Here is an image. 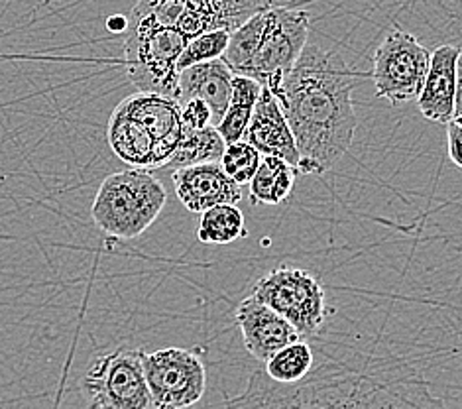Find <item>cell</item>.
Returning a JSON list of instances; mask_svg holds the SVG:
<instances>
[{
    "mask_svg": "<svg viewBox=\"0 0 462 409\" xmlns=\"http://www.w3.org/2000/svg\"><path fill=\"white\" fill-rule=\"evenodd\" d=\"M362 73L338 51L307 43L278 101L300 150L297 172L323 175L350 150L356 132L352 91Z\"/></svg>",
    "mask_w": 462,
    "mask_h": 409,
    "instance_id": "6da1fadb",
    "label": "cell"
},
{
    "mask_svg": "<svg viewBox=\"0 0 462 409\" xmlns=\"http://www.w3.org/2000/svg\"><path fill=\"white\" fill-rule=\"evenodd\" d=\"M225 409H448L421 376L395 370L352 368L340 362L315 364L295 384L252 372L246 388L226 397Z\"/></svg>",
    "mask_w": 462,
    "mask_h": 409,
    "instance_id": "7a4b0ae2",
    "label": "cell"
},
{
    "mask_svg": "<svg viewBox=\"0 0 462 409\" xmlns=\"http://www.w3.org/2000/svg\"><path fill=\"white\" fill-rule=\"evenodd\" d=\"M310 40V13L272 6L236 28L223 55L235 75L250 77L278 97Z\"/></svg>",
    "mask_w": 462,
    "mask_h": 409,
    "instance_id": "3957f363",
    "label": "cell"
},
{
    "mask_svg": "<svg viewBox=\"0 0 462 409\" xmlns=\"http://www.w3.org/2000/svg\"><path fill=\"white\" fill-rule=\"evenodd\" d=\"M181 107L175 98L136 93L120 101L108 118V144L132 170L168 168L183 138Z\"/></svg>",
    "mask_w": 462,
    "mask_h": 409,
    "instance_id": "277c9868",
    "label": "cell"
},
{
    "mask_svg": "<svg viewBox=\"0 0 462 409\" xmlns=\"http://www.w3.org/2000/svg\"><path fill=\"white\" fill-rule=\"evenodd\" d=\"M166 201V187L150 172H118L105 178L98 187L91 217L106 237L132 240L152 227Z\"/></svg>",
    "mask_w": 462,
    "mask_h": 409,
    "instance_id": "5b68a950",
    "label": "cell"
},
{
    "mask_svg": "<svg viewBox=\"0 0 462 409\" xmlns=\"http://www.w3.org/2000/svg\"><path fill=\"white\" fill-rule=\"evenodd\" d=\"M125 30V68L130 83L140 93L178 101V61L189 40L180 30L134 14H128Z\"/></svg>",
    "mask_w": 462,
    "mask_h": 409,
    "instance_id": "8992f818",
    "label": "cell"
},
{
    "mask_svg": "<svg viewBox=\"0 0 462 409\" xmlns=\"http://www.w3.org/2000/svg\"><path fill=\"white\" fill-rule=\"evenodd\" d=\"M272 6L273 0H138L130 14L175 28L193 40L213 30L233 34L252 16Z\"/></svg>",
    "mask_w": 462,
    "mask_h": 409,
    "instance_id": "52a82bcc",
    "label": "cell"
},
{
    "mask_svg": "<svg viewBox=\"0 0 462 409\" xmlns=\"http://www.w3.org/2000/svg\"><path fill=\"white\" fill-rule=\"evenodd\" d=\"M250 295L288 319L301 339L315 337L328 315L323 284L301 268H273L254 284Z\"/></svg>",
    "mask_w": 462,
    "mask_h": 409,
    "instance_id": "ba28073f",
    "label": "cell"
},
{
    "mask_svg": "<svg viewBox=\"0 0 462 409\" xmlns=\"http://www.w3.org/2000/svg\"><path fill=\"white\" fill-rule=\"evenodd\" d=\"M142 357L144 350L120 347L97 358L81 384L89 397L87 409H156Z\"/></svg>",
    "mask_w": 462,
    "mask_h": 409,
    "instance_id": "9c48e42d",
    "label": "cell"
},
{
    "mask_svg": "<svg viewBox=\"0 0 462 409\" xmlns=\"http://www.w3.org/2000/svg\"><path fill=\"white\" fill-rule=\"evenodd\" d=\"M431 53L410 32L393 28L374 51L372 81L376 95L392 105L417 101L425 85Z\"/></svg>",
    "mask_w": 462,
    "mask_h": 409,
    "instance_id": "30bf717a",
    "label": "cell"
},
{
    "mask_svg": "<svg viewBox=\"0 0 462 409\" xmlns=\"http://www.w3.org/2000/svg\"><path fill=\"white\" fill-rule=\"evenodd\" d=\"M142 364L156 409H189L203 400L207 370L197 352L168 347L144 352Z\"/></svg>",
    "mask_w": 462,
    "mask_h": 409,
    "instance_id": "8fae6325",
    "label": "cell"
},
{
    "mask_svg": "<svg viewBox=\"0 0 462 409\" xmlns=\"http://www.w3.org/2000/svg\"><path fill=\"white\" fill-rule=\"evenodd\" d=\"M236 325L245 339V347L258 362L270 360L278 350L301 340L297 329L268 305L248 295L236 309Z\"/></svg>",
    "mask_w": 462,
    "mask_h": 409,
    "instance_id": "7c38bea8",
    "label": "cell"
},
{
    "mask_svg": "<svg viewBox=\"0 0 462 409\" xmlns=\"http://www.w3.org/2000/svg\"><path fill=\"white\" fill-rule=\"evenodd\" d=\"M173 185L187 211L205 213L217 205H238L240 185L230 180L221 163H199L173 172Z\"/></svg>",
    "mask_w": 462,
    "mask_h": 409,
    "instance_id": "4fadbf2b",
    "label": "cell"
},
{
    "mask_svg": "<svg viewBox=\"0 0 462 409\" xmlns=\"http://www.w3.org/2000/svg\"><path fill=\"white\" fill-rule=\"evenodd\" d=\"M242 140L252 144L262 156L282 158L291 163L293 168L300 165V150H297L288 118L283 115L278 98L266 87L262 89V95L254 107V115H252Z\"/></svg>",
    "mask_w": 462,
    "mask_h": 409,
    "instance_id": "5bb4252c",
    "label": "cell"
},
{
    "mask_svg": "<svg viewBox=\"0 0 462 409\" xmlns=\"http://www.w3.org/2000/svg\"><path fill=\"white\" fill-rule=\"evenodd\" d=\"M460 48L439 46L431 53L421 95L417 97L421 115L431 123L448 125L455 120L457 98V60Z\"/></svg>",
    "mask_w": 462,
    "mask_h": 409,
    "instance_id": "9a60e30c",
    "label": "cell"
},
{
    "mask_svg": "<svg viewBox=\"0 0 462 409\" xmlns=\"http://www.w3.org/2000/svg\"><path fill=\"white\" fill-rule=\"evenodd\" d=\"M233 79L235 73L230 71L223 58L191 65L180 71L178 103L201 98L211 108L213 126H217L233 97Z\"/></svg>",
    "mask_w": 462,
    "mask_h": 409,
    "instance_id": "2e32d148",
    "label": "cell"
},
{
    "mask_svg": "<svg viewBox=\"0 0 462 409\" xmlns=\"http://www.w3.org/2000/svg\"><path fill=\"white\" fill-rule=\"evenodd\" d=\"M297 168L276 156H262V162L250 185L252 205H280L295 187Z\"/></svg>",
    "mask_w": 462,
    "mask_h": 409,
    "instance_id": "e0dca14e",
    "label": "cell"
},
{
    "mask_svg": "<svg viewBox=\"0 0 462 409\" xmlns=\"http://www.w3.org/2000/svg\"><path fill=\"white\" fill-rule=\"evenodd\" d=\"M263 87L250 79V77L235 75L233 79V97L225 110V115L215 128L223 136L225 144H235L245 138V132L250 125V118L254 115V107L262 95Z\"/></svg>",
    "mask_w": 462,
    "mask_h": 409,
    "instance_id": "ac0fdd59",
    "label": "cell"
},
{
    "mask_svg": "<svg viewBox=\"0 0 462 409\" xmlns=\"http://www.w3.org/2000/svg\"><path fill=\"white\" fill-rule=\"evenodd\" d=\"M225 148L226 144L215 126H207L201 130L185 128L183 138L178 150H175L171 162L168 163V168H173L175 172L181 168H189V165L221 162Z\"/></svg>",
    "mask_w": 462,
    "mask_h": 409,
    "instance_id": "d6986e66",
    "label": "cell"
},
{
    "mask_svg": "<svg viewBox=\"0 0 462 409\" xmlns=\"http://www.w3.org/2000/svg\"><path fill=\"white\" fill-rule=\"evenodd\" d=\"M197 237L205 245H230V242L246 238L248 230L245 213L238 205H217L201 213V223Z\"/></svg>",
    "mask_w": 462,
    "mask_h": 409,
    "instance_id": "ffe728a7",
    "label": "cell"
},
{
    "mask_svg": "<svg viewBox=\"0 0 462 409\" xmlns=\"http://www.w3.org/2000/svg\"><path fill=\"white\" fill-rule=\"evenodd\" d=\"M315 352L310 342L295 340L291 345L278 350L270 360L263 362V372L268 378L280 384H295L303 380L315 368Z\"/></svg>",
    "mask_w": 462,
    "mask_h": 409,
    "instance_id": "44dd1931",
    "label": "cell"
},
{
    "mask_svg": "<svg viewBox=\"0 0 462 409\" xmlns=\"http://www.w3.org/2000/svg\"><path fill=\"white\" fill-rule=\"evenodd\" d=\"M260 162L262 153L246 140H240L235 144H226L223 158L218 163H221V168L230 180H235L238 185H246L254 178Z\"/></svg>",
    "mask_w": 462,
    "mask_h": 409,
    "instance_id": "7402d4cb",
    "label": "cell"
},
{
    "mask_svg": "<svg viewBox=\"0 0 462 409\" xmlns=\"http://www.w3.org/2000/svg\"><path fill=\"white\" fill-rule=\"evenodd\" d=\"M228 40H230V32L226 30L205 32V34L189 40V43H187V48L183 50L181 58L178 61V70L183 71L187 68H191V65L223 58L228 48Z\"/></svg>",
    "mask_w": 462,
    "mask_h": 409,
    "instance_id": "603a6c76",
    "label": "cell"
},
{
    "mask_svg": "<svg viewBox=\"0 0 462 409\" xmlns=\"http://www.w3.org/2000/svg\"><path fill=\"white\" fill-rule=\"evenodd\" d=\"M181 107V120L187 130H201L213 126V113L211 108L201 98H189V101L180 103Z\"/></svg>",
    "mask_w": 462,
    "mask_h": 409,
    "instance_id": "cb8c5ba5",
    "label": "cell"
},
{
    "mask_svg": "<svg viewBox=\"0 0 462 409\" xmlns=\"http://www.w3.org/2000/svg\"><path fill=\"white\" fill-rule=\"evenodd\" d=\"M447 144H448V156L453 160L457 168L462 170V128L455 123L447 125Z\"/></svg>",
    "mask_w": 462,
    "mask_h": 409,
    "instance_id": "d4e9b609",
    "label": "cell"
},
{
    "mask_svg": "<svg viewBox=\"0 0 462 409\" xmlns=\"http://www.w3.org/2000/svg\"><path fill=\"white\" fill-rule=\"evenodd\" d=\"M462 115V48L457 60V98H455V118Z\"/></svg>",
    "mask_w": 462,
    "mask_h": 409,
    "instance_id": "484cf974",
    "label": "cell"
},
{
    "mask_svg": "<svg viewBox=\"0 0 462 409\" xmlns=\"http://www.w3.org/2000/svg\"><path fill=\"white\" fill-rule=\"evenodd\" d=\"M453 123H455V125H458V126L462 128V115H460V116H457V118L453 120Z\"/></svg>",
    "mask_w": 462,
    "mask_h": 409,
    "instance_id": "4316f807",
    "label": "cell"
}]
</instances>
